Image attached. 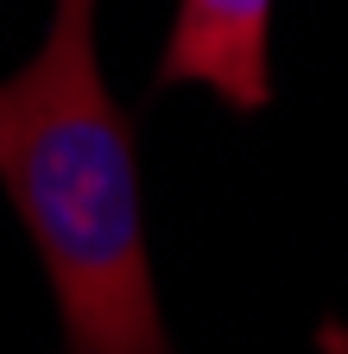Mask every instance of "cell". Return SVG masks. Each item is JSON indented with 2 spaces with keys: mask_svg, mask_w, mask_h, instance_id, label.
Masks as SVG:
<instances>
[{
  "mask_svg": "<svg viewBox=\"0 0 348 354\" xmlns=\"http://www.w3.org/2000/svg\"><path fill=\"white\" fill-rule=\"evenodd\" d=\"M0 190L45 259L64 354H171L140 228L134 127L102 82L95 0H57L0 82Z\"/></svg>",
  "mask_w": 348,
  "mask_h": 354,
  "instance_id": "cell-1",
  "label": "cell"
},
{
  "mask_svg": "<svg viewBox=\"0 0 348 354\" xmlns=\"http://www.w3.org/2000/svg\"><path fill=\"white\" fill-rule=\"evenodd\" d=\"M273 0H178L158 82H203L209 95L235 108H266L273 102Z\"/></svg>",
  "mask_w": 348,
  "mask_h": 354,
  "instance_id": "cell-2",
  "label": "cell"
},
{
  "mask_svg": "<svg viewBox=\"0 0 348 354\" xmlns=\"http://www.w3.org/2000/svg\"><path fill=\"white\" fill-rule=\"evenodd\" d=\"M323 354H348V329H342V323L323 329Z\"/></svg>",
  "mask_w": 348,
  "mask_h": 354,
  "instance_id": "cell-3",
  "label": "cell"
}]
</instances>
